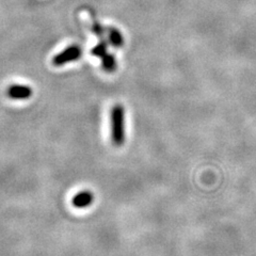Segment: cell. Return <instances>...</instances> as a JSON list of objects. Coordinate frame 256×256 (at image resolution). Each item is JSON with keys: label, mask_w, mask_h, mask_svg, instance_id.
Masks as SVG:
<instances>
[{"label": "cell", "mask_w": 256, "mask_h": 256, "mask_svg": "<svg viewBox=\"0 0 256 256\" xmlns=\"http://www.w3.org/2000/svg\"><path fill=\"white\" fill-rule=\"evenodd\" d=\"M108 40L109 44L116 48H121L124 45V38L122 34L114 27L108 29Z\"/></svg>", "instance_id": "5"}, {"label": "cell", "mask_w": 256, "mask_h": 256, "mask_svg": "<svg viewBox=\"0 0 256 256\" xmlns=\"http://www.w3.org/2000/svg\"><path fill=\"white\" fill-rule=\"evenodd\" d=\"M93 31L98 36H104V28H102V26L100 25L98 22H93Z\"/></svg>", "instance_id": "8"}, {"label": "cell", "mask_w": 256, "mask_h": 256, "mask_svg": "<svg viewBox=\"0 0 256 256\" xmlns=\"http://www.w3.org/2000/svg\"><path fill=\"white\" fill-rule=\"evenodd\" d=\"M102 59V66L107 73H114L118 68L116 57L112 54H106Z\"/></svg>", "instance_id": "6"}, {"label": "cell", "mask_w": 256, "mask_h": 256, "mask_svg": "<svg viewBox=\"0 0 256 256\" xmlns=\"http://www.w3.org/2000/svg\"><path fill=\"white\" fill-rule=\"evenodd\" d=\"M32 93H34V91H32L31 88L25 84H12L9 89L6 90V95L9 96L10 98L18 100L30 98L32 96Z\"/></svg>", "instance_id": "3"}, {"label": "cell", "mask_w": 256, "mask_h": 256, "mask_svg": "<svg viewBox=\"0 0 256 256\" xmlns=\"http://www.w3.org/2000/svg\"><path fill=\"white\" fill-rule=\"evenodd\" d=\"M111 141L116 148L125 142V109L122 105H116L110 114Z\"/></svg>", "instance_id": "1"}, {"label": "cell", "mask_w": 256, "mask_h": 256, "mask_svg": "<svg viewBox=\"0 0 256 256\" xmlns=\"http://www.w3.org/2000/svg\"><path fill=\"white\" fill-rule=\"evenodd\" d=\"M94 201V196L91 191L89 190H84L80 191L73 198V205L77 208H86L89 207Z\"/></svg>", "instance_id": "4"}, {"label": "cell", "mask_w": 256, "mask_h": 256, "mask_svg": "<svg viewBox=\"0 0 256 256\" xmlns=\"http://www.w3.org/2000/svg\"><path fill=\"white\" fill-rule=\"evenodd\" d=\"M92 54H94L95 57H98V58H102L106 54H108V43L106 41H102L100 42L98 45H96L92 52Z\"/></svg>", "instance_id": "7"}, {"label": "cell", "mask_w": 256, "mask_h": 256, "mask_svg": "<svg viewBox=\"0 0 256 256\" xmlns=\"http://www.w3.org/2000/svg\"><path fill=\"white\" fill-rule=\"evenodd\" d=\"M82 54V48L79 46L73 45L66 48L62 52L58 54L56 57L52 59V64L54 66H62L64 64L74 62L78 60Z\"/></svg>", "instance_id": "2"}]
</instances>
